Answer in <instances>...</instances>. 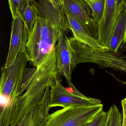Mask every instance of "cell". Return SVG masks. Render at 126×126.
Here are the masks:
<instances>
[{"mask_svg": "<svg viewBox=\"0 0 126 126\" xmlns=\"http://www.w3.org/2000/svg\"><path fill=\"white\" fill-rule=\"evenodd\" d=\"M54 8H59L63 6L64 0H49Z\"/></svg>", "mask_w": 126, "mask_h": 126, "instance_id": "ffe728a7", "label": "cell"}, {"mask_svg": "<svg viewBox=\"0 0 126 126\" xmlns=\"http://www.w3.org/2000/svg\"><path fill=\"white\" fill-rule=\"evenodd\" d=\"M50 86L46 89L43 101L31 109L18 126H44L47 115Z\"/></svg>", "mask_w": 126, "mask_h": 126, "instance_id": "7c38bea8", "label": "cell"}, {"mask_svg": "<svg viewBox=\"0 0 126 126\" xmlns=\"http://www.w3.org/2000/svg\"><path fill=\"white\" fill-rule=\"evenodd\" d=\"M27 1L28 0H8L13 18L19 16L22 19L27 6Z\"/></svg>", "mask_w": 126, "mask_h": 126, "instance_id": "2e32d148", "label": "cell"}, {"mask_svg": "<svg viewBox=\"0 0 126 126\" xmlns=\"http://www.w3.org/2000/svg\"><path fill=\"white\" fill-rule=\"evenodd\" d=\"M64 10L75 18L92 36L98 40V23L92 10L83 0H64Z\"/></svg>", "mask_w": 126, "mask_h": 126, "instance_id": "ba28073f", "label": "cell"}, {"mask_svg": "<svg viewBox=\"0 0 126 126\" xmlns=\"http://www.w3.org/2000/svg\"><path fill=\"white\" fill-rule=\"evenodd\" d=\"M72 89V93H74L76 95H78V96H80V97H82L84 98H87L88 97L82 94V93H81L80 92H79L77 90V89L72 84H71V86H70Z\"/></svg>", "mask_w": 126, "mask_h": 126, "instance_id": "44dd1931", "label": "cell"}, {"mask_svg": "<svg viewBox=\"0 0 126 126\" xmlns=\"http://www.w3.org/2000/svg\"></svg>", "mask_w": 126, "mask_h": 126, "instance_id": "603a6c76", "label": "cell"}, {"mask_svg": "<svg viewBox=\"0 0 126 126\" xmlns=\"http://www.w3.org/2000/svg\"><path fill=\"white\" fill-rule=\"evenodd\" d=\"M123 108V121L122 126H126V98L121 101Z\"/></svg>", "mask_w": 126, "mask_h": 126, "instance_id": "d6986e66", "label": "cell"}, {"mask_svg": "<svg viewBox=\"0 0 126 126\" xmlns=\"http://www.w3.org/2000/svg\"><path fill=\"white\" fill-rule=\"evenodd\" d=\"M108 49L118 55L126 50V7L117 20Z\"/></svg>", "mask_w": 126, "mask_h": 126, "instance_id": "8fae6325", "label": "cell"}, {"mask_svg": "<svg viewBox=\"0 0 126 126\" xmlns=\"http://www.w3.org/2000/svg\"></svg>", "mask_w": 126, "mask_h": 126, "instance_id": "7402d4cb", "label": "cell"}, {"mask_svg": "<svg viewBox=\"0 0 126 126\" xmlns=\"http://www.w3.org/2000/svg\"><path fill=\"white\" fill-rule=\"evenodd\" d=\"M38 16L29 34L26 54L35 67L40 66L56 48L62 30L69 29L63 7H54L49 0H33Z\"/></svg>", "mask_w": 126, "mask_h": 126, "instance_id": "6da1fadb", "label": "cell"}, {"mask_svg": "<svg viewBox=\"0 0 126 126\" xmlns=\"http://www.w3.org/2000/svg\"><path fill=\"white\" fill-rule=\"evenodd\" d=\"M107 116V112L103 110L86 126H105Z\"/></svg>", "mask_w": 126, "mask_h": 126, "instance_id": "ac0fdd59", "label": "cell"}, {"mask_svg": "<svg viewBox=\"0 0 126 126\" xmlns=\"http://www.w3.org/2000/svg\"><path fill=\"white\" fill-rule=\"evenodd\" d=\"M91 7L95 20L99 23L101 19L104 9L105 0H83Z\"/></svg>", "mask_w": 126, "mask_h": 126, "instance_id": "e0dca14e", "label": "cell"}, {"mask_svg": "<svg viewBox=\"0 0 126 126\" xmlns=\"http://www.w3.org/2000/svg\"><path fill=\"white\" fill-rule=\"evenodd\" d=\"M68 29L62 30L56 46L57 61L60 72L65 77L69 86L71 81L72 71V55L68 43V38L66 34Z\"/></svg>", "mask_w": 126, "mask_h": 126, "instance_id": "30bf717a", "label": "cell"}, {"mask_svg": "<svg viewBox=\"0 0 126 126\" xmlns=\"http://www.w3.org/2000/svg\"><path fill=\"white\" fill-rule=\"evenodd\" d=\"M72 70L81 63H92L100 68H110L126 74V58L115 54L108 49H97L89 46L74 37L69 38ZM126 84V81H123Z\"/></svg>", "mask_w": 126, "mask_h": 126, "instance_id": "3957f363", "label": "cell"}, {"mask_svg": "<svg viewBox=\"0 0 126 126\" xmlns=\"http://www.w3.org/2000/svg\"><path fill=\"white\" fill-rule=\"evenodd\" d=\"M37 16V11L33 0H28L22 20L27 29L28 34L32 31Z\"/></svg>", "mask_w": 126, "mask_h": 126, "instance_id": "5bb4252c", "label": "cell"}, {"mask_svg": "<svg viewBox=\"0 0 126 126\" xmlns=\"http://www.w3.org/2000/svg\"><path fill=\"white\" fill-rule=\"evenodd\" d=\"M102 103L63 108L47 115L44 126H84L103 110Z\"/></svg>", "mask_w": 126, "mask_h": 126, "instance_id": "277c9868", "label": "cell"}, {"mask_svg": "<svg viewBox=\"0 0 126 126\" xmlns=\"http://www.w3.org/2000/svg\"><path fill=\"white\" fill-rule=\"evenodd\" d=\"M28 35L27 29L21 18L19 16L13 18L10 44L4 66H11L18 54L26 52Z\"/></svg>", "mask_w": 126, "mask_h": 126, "instance_id": "9c48e42d", "label": "cell"}, {"mask_svg": "<svg viewBox=\"0 0 126 126\" xmlns=\"http://www.w3.org/2000/svg\"><path fill=\"white\" fill-rule=\"evenodd\" d=\"M60 73L56 48L40 66L24 74L18 113L10 126H18L30 110L43 101L46 89L58 79Z\"/></svg>", "mask_w": 126, "mask_h": 126, "instance_id": "7a4b0ae2", "label": "cell"}, {"mask_svg": "<svg viewBox=\"0 0 126 126\" xmlns=\"http://www.w3.org/2000/svg\"><path fill=\"white\" fill-rule=\"evenodd\" d=\"M28 61L26 52H22L17 55L11 66L1 67L0 99L6 100L18 99L24 72Z\"/></svg>", "mask_w": 126, "mask_h": 126, "instance_id": "5b68a950", "label": "cell"}, {"mask_svg": "<svg viewBox=\"0 0 126 126\" xmlns=\"http://www.w3.org/2000/svg\"><path fill=\"white\" fill-rule=\"evenodd\" d=\"M107 113V119L105 126H122L123 118L116 104H113Z\"/></svg>", "mask_w": 126, "mask_h": 126, "instance_id": "9a60e30c", "label": "cell"}, {"mask_svg": "<svg viewBox=\"0 0 126 126\" xmlns=\"http://www.w3.org/2000/svg\"><path fill=\"white\" fill-rule=\"evenodd\" d=\"M64 10L68 21L69 29L72 32L74 37L93 48L107 49L103 46L97 40L92 37L77 19L67 11Z\"/></svg>", "mask_w": 126, "mask_h": 126, "instance_id": "4fadbf2b", "label": "cell"}, {"mask_svg": "<svg viewBox=\"0 0 126 126\" xmlns=\"http://www.w3.org/2000/svg\"><path fill=\"white\" fill-rule=\"evenodd\" d=\"M126 7V0H105L103 15L98 23V40L106 48H108L117 20Z\"/></svg>", "mask_w": 126, "mask_h": 126, "instance_id": "8992f818", "label": "cell"}, {"mask_svg": "<svg viewBox=\"0 0 126 126\" xmlns=\"http://www.w3.org/2000/svg\"><path fill=\"white\" fill-rule=\"evenodd\" d=\"M50 90L48 109L55 107L65 108L69 106H91L101 103L99 99L84 98L67 90L58 79L51 86Z\"/></svg>", "mask_w": 126, "mask_h": 126, "instance_id": "52a82bcc", "label": "cell"}]
</instances>
